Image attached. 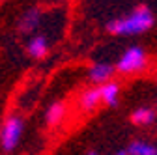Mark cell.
<instances>
[{"label":"cell","instance_id":"obj_1","mask_svg":"<svg viewBox=\"0 0 157 155\" xmlns=\"http://www.w3.org/2000/svg\"><path fill=\"white\" fill-rule=\"evenodd\" d=\"M155 23V17L150 8L139 6L135 8L129 15L122 19H112L107 23V32L114 36H136L150 30Z\"/></svg>","mask_w":157,"mask_h":155},{"label":"cell","instance_id":"obj_2","mask_svg":"<svg viewBox=\"0 0 157 155\" xmlns=\"http://www.w3.org/2000/svg\"><path fill=\"white\" fill-rule=\"evenodd\" d=\"M148 67V56L144 52V49L140 47H129L116 64V69L124 73V75H133V73H140Z\"/></svg>","mask_w":157,"mask_h":155},{"label":"cell","instance_id":"obj_3","mask_svg":"<svg viewBox=\"0 0 157 155\" xmlns=\"http://www.w3.org/2000/svg\"><path fill=\"white\" fill-rule=\"evenodd\" d=\"M25 131V122L19 116H10L6 118L2 129H0V146L6 151H13L19 144Z\"/></svg>","mask_w":157,"mask_h":155},{"label":"cell","instance_id":"obj_4","mask_svg":"<svg viewBox=\"0 0 157 155\" xmlns=\"http://www.w3.org/2000/svg\"><path fill=\"white\" fill-rule=\"evenodd\" d=\"M41 25V11L37 8H28L17 23V28L21 34H34Z\"/></svg>","mask_w":157,"mask_h":155},{"label":"cell","instance_id":"obj_5","mask_svg":"<svg viewBox=\"0 0 157 155\" xmlns=\"http://www.w3.org/2000/svg\"><path fill=\"white\" fill-rule=\"evenodd\" d=\"M114 75V67L107 62H97L90 67L88 71V77H90V81L95 82V84H105L109 82V79Z\"/></svg>","mask_w":157,"mask_h":155},{"label":"cell","instance_id":"obj_6","mask_svg":"<svg viewBox=\"0 0 157 155\" xmlns=\"http://www.w3.org/2000/svg\"><path fill=\"white\" fill-rule=\"evenodd\" d=\"M26 51L32 58H36V60H41V58L47 56L49 52V43H47V37L37 34V36H32L28 43H26Z\"/></svg>","mask_w":157,"mask_h":155},{"label":"cell","instance_id":"obj_7","mask_svg":"<svg viewBox=\"0 0 157 155\" xmlns=\"http://www.w3.org/2000/svg\"><path fill=\"white\" fill-rule=\"evenodd\" d=\"M101 103V93L99 88H88L81 93V99H78V107L82 112H94Z\"/></svg>","mask_w":157,"mask_h":155},{"label":"cell","instance_id":"obj_8","mask_svg":"<svg viewBox=\"0 0 157 155\" xmlns=\"http://www.w3.org/2000/svg\"><path fill=\"white\" fill-rule=\"evenodd\" d=\"M64 116H66V105L60 103V101H56V103H52L47 108V112H45V122H47L49 127H54L58 123H62Z\"/></svg>","mask_w":157,"mask_h":155},{"label":"cell","instance_id":"obj_9","mask_svg":"<svg viewBox=\"0 0 157 155\" xmlns=\"http://www.w3.org/2000/svg\"><path fill=\"white\" fill-rule=\"evenodd\" d=\"M99 93H101V101H105L109 107H116L118 105V95H120V86L116 82H105L99 86Z\"/></svg>","mask_w":157,"mask_h":155},{"label":"cell","instance_id":"obj_10","mask_svg":"<svg viewBox=\"0 0 157 155\" xmlns=\"http://www.w3.org/2000/svg\"><path fill=\"white\" fill-rule=\"evenodd\" d=\"M153 120H155V112L148 107H140L131 114V122L135 125H150L153 123Z\"/></svg>","mask_w":157,"mask_h":155},{"label":"cell","instance_id":"obj_11","mask_svg":"<svg viewBox=\"0 0 157 155\" xmlns=\"http://www.w3.org/2000/svg\"><path fill=\"white\" fill-rule=\"evenodd\" d=\"M127 151L131 155H157V146L150 142H142V140H135L129 144Z\"/></svg>","mask_w":157,"mask_h":155},{"label":"cell","instance_id":"obj_12","mask_svg":"<svg viewBox=\"0 0 157 155\" xmlns=\"http://www.w3.org/2000/svg\"><path fill=\"white\" fill-rule=\"evenodd\" d=\"M86 155H99V153H97V151H94V149H92V151H88Z\"/></svg>","mask_w":157,"mask_h":155},{"label":"cell","instance_id":"obj_13","mask_svg":"<svg viewBox=\"0 0 157 155\" xmlns=\"http://www.w3.org/2000/svg\"><path fill=\"white\" fill-rule=\"evenodd\" d=\"M116 155H127V153L125 151H120V153H116Z\"/></svg>","mask_w":157,"mask_h":155}]
</instances>
